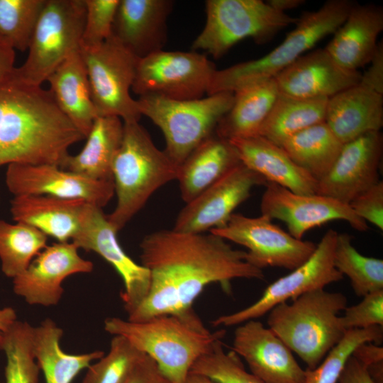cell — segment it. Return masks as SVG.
Wrapping results in <instances>:
<instances>
[{"mask_svg":"<svg viewBox=\"0 0 383 383\" xmlns=\"http://www.w3.org/2000/svg\"><path fill=\"white\" fill-rule=\"evenodd\" d=\"M260 211L272 220L284 222L288 233L299 240L310 229L335 220L347 222L357 231L369 228L348 204L317 194H296L272 182L265 184Z\"/></svg>","mask_w":383,"mask_h":383,"instance_id":"cell-15","label":"cell"},{"mask_svg":"<svg viewBox=\"0 0 383 383\" xmlns=\"http://www.w3.org/2000/svg\"><path fill=\"white\" fill-rule=\"evenodd\" d=\"M233 350L247 363L250 372L264 383H304L302 369L293 352L259 321L238 325L234 332Z\"/></svg>","mask_w":383,"mask_h":383,"instance_id":"cell-20","label":"cell"},{"mask_svg":"<svg viewBox=\"0 0 383 383\" xmlns=\"http://www.w3.org/2000/svg\"><path fill=\"white\" fill-rule=\"evenodd\" d=\"M338 383H375L366 367L351 355L338 379Z\"/></svg>","mask_w":383,"mask_h":383,"instance_id":"cell-47","label":"cell"},{"mask_svg":"<svg viewBox=\"0 0 383 383\" xmlns=\"http://www.w3.org/2000/svg\"><path fill=\"white\" fill-rule=\"evenodd\" d=\"M327 99H301L279 94L259 132L281 146L289 137L324 122Z\"/></svg>","mask_w":383,"mask_h":383,"instance_id":"cell-33","label":"cell"},{"mask_svg":"<svg viewBox=\"0 0 383 383\" xmlns=\"http://www.w3.org/2000/svg\"><path fill=\"white\" fill-rule=\"evenodd\" d=\"M50 91L62 113L87 136L97 113L87 68L79 50L68 56L50 75Z\"/></svg>","mask_w":383,"mask_h":383,"instance_id":"cell-28","label":"cell"},{"mask_svg":"<svg viewBox=\"0 0 383 383\" xmlns=\"http://www.w3.org/2000/svg\"><path fill=\"white\" fill-rule=\"evenodd\" d=\"M84 0H46L26 60L10 79L41 87L54 70L79 50L85 21Z\"/></svg>","mask_w":383,"mask_h":383,"instance_id":"cell-8","label":"cell"},{"mask_svg":"<svg viewBox=\"0 0 383 383\" xmlns=\"http://www.w3.org/2000/svg\"><path fill=\"white\" fill-rule=\"evenodd\" d=\"M233 100V92H219L192 100L147 95L139 96L137 103L141 116H145L160 128L166 142L165 152L179 166L215 132Z\"/></svg>","mask_w":383,"mask_h":383,"instance_id":"cell-7","label":"cell"},{"mask_svg":"<svg viewBox=\"0 0 383 383\" xmlns=\"http://www.w3.org/2000/svg\"><path fill=\"white\" fill-rule=\"evenodd\" d=\"M382 30V8L374 4L355 3L324 48L339 65L358 71L372 59Z\"/></svg>","mask_w":383,"mask_h":383,"instance_id":"cell-23","label":"cell"},{"mask_svg":"<svg viewBox=\"0 0 383 383\" xmlns=\"http://www.w3.org/2000/svg\"><path fill=\"white\" fill-rule=\"evenodd\" d=\"M268 4L274 9L286 13L288 10L296 9L304 4V0H269Z\"/></svg>","mask_w":383,"mask_h":383,"instance_id":"cell-50","label":"cell"},{"mask_svg":"<svg viewBox=\"0 0 383 383\" xmlns=\"http://www.w3.org/2000/svg\"><path fill=\"white\" fill-rule=\"evenodd\" d=\"M6 184L13 196L46 195L82 199L101 209L114 195L113 180L91 179L52 164H10Z\"/></svg>","mask_w":383,"mask_h":383,"instance_id":"cell-17","label":"cell"},{"mask_svg":"<svg viewBox=\"0 0 383 383\" xmlns=\"http://www.w3.org/2000/svg\"><path fill=\"white\" fill-rule=\"evenodd\" d=\"M229 140L240 162L267 182L299 194H316L318 182L296 165L281 146L261 135Z\"/></svg>","mask_w":383,"mask_h":383,"instance_id":"cell-26","label":"cell"},{"mask_svg":"<svg viewBox=\"0 0 383 383\" xmlns=\"http://www.w3.org/2000/svg\"><path fill=\"white\" fill-rule=\"evenodd\" d=\"M140 248L141 265L150 272V286L143 301L128 315L131 321L187 313L213 283L228 289L235 279L265 278L262 270L246 261V251L233 248L211 233L157 231L143 238Z\"/></svg>","mask_w":383,"mask_h":383,"instance_id":"cell-1","label":"cell"},{"mask_svg":"<svg viewBox=\"0 0 383 383\" xmlns=\"http://www.w3.org/2000/svg\"><path fill=\"white\" fill-rule=\"evenodd\" d=\"M266 179L241 162L203 191L179 213L173 229L203 233L224 227L234 210L250 196L256 186Z\"/></svg>","mask_w":383,"mask_h":383,"instance_id":"cell-14","label":"cell"},{"mask_svg":"<svg viewBox=\"0 0 383 383\" xmlns=\"http://www.w3.org/2000/svg\"><path fill=\"white\" fill-rule=\"evenodd\" d=\"M15 50L0 35V82L8 79L15 69Z\"/></svg>","mask_w":383,"mask_h":383,"instance_id":"cell-48","label":"cell"},{"mask_svg":"<svg viewBox=\"0 0 383 383\" xmlns=\"http://www.w3.org/2000/svg\"><path fill=\"white\" fill-rule=\"evenodd\" d=\"M62 335V329L50 318L33 327V351L45 383H72L82 370L105 354L102 350L67 353L60 345Z\"/></svg>","mask_w":383,"mask_h":383,"instance_id":"cell-31","label":"cell"},{"mask_svg":"<svg viewBox=\"0 0 383 383\" xmlns=\"http://www.w3.org/2000/svg\"><path fill=\"white\" fill-rule=\"evenodd\" d=\"M352 355L365 365L372 376L383 373V348L374 343L358 345Z\"/></svg>","mask_w":383,"mask_h":383,"instance_id":"cell-44","label":"cell"},{"mask_svg":"<svg viewBox=\"0 0 383 383\" xmlns=\"http://www.w3.org/2000/svg\"><path fill=\"white\" fill-rule=\"evenodd\" d=\"M382 152L380 131L364 134L343 144L330 171L318 182L316 194L348 205L380 180Z\"/></svg>","mask_w":383,"mask_h":383,"instance_id":"cell-19","label":"cell"},{"mask_svg":"<svg viewBox=\"0 0 383 383\" xmlns=\"http://www.w3.org/2000/svg\"><path fill=\"white\" fill-rule=\"evenodd\" d=\"M48 236L21 223L0 220V262L5 276L12 279L23 273L48 245Z\"/></svg>","mask_w":383,"mask_h":383,"instance_id":"cell-34","label":"cell"},{"mask_svg":"<svg viewBox=\"0 0 383 383\" xmlns=\"http://www.w3.org/2000/svg\"><path fill=\"white\" fill-rule=\"evenodd\" d=\"M191 373L202 375L212 383H264L248 372L241 358L233 351L226 352L221 340L193 364Z\"/></svg>","mask_w":383,"mask_h":383,"instance_id":"cell-40","label":"cell"},{"mask_svg":"<svg viewBox=\"0 0 383 383\" xmlns=\"http://www.w3.org/2000/svg\"><path fill=\"white\" fill-rule=\"evenodd\" d=\"M104 330L125 338L151 357L172 383H185L196 360L226 335L224 329L208 330L194 309L138 322L109 317Z\"/></svg>","mask_w":383,"mask_h":383,"instance_id":"cell-3","label":"cell"},{"mask_svg":"<svg viewBox=\"0 0 383 383\" xmlns=\"http://www.w3.org/2000/svg\"><path fill=\"white\" fill-rule=\"evenodd\" d=\"M324 122L343 144L380 131L383 94L359 83L348 88L328 99Z\"/></svg>","mask_w":383,"mask_h":383,"instance_id":"cell-25","label":"cell"},{"mask_svg":"<svg viewBox=\"0 0 383 383\" xmlns=\"http://www.w3.org/2000/svg\"><path fill=\"white\" fill-rule=\"evenodd\" d=\"M171 0H120L112 35L138 58L163 50Z\"/></svg>","mask_w":383,"mask_h":383,"instance_id":"cell-22","label":"cell"},{"mask_svg":"<svg viewBox=\"0 0 383 383\" xmlns=\"http://www.w3.org/2000/svg\"><path fill=\"white\" fill-rule=\"evenodd\" d=\"M209 233L245 247L246 261L260 270L272 267L292 271L305 262L316 248L311 241L294 238L262 214L248 217L233 213L224 227Z\"/></svg>","mask_w":383,"mask_h":383,"instance_id":"cell-13","label":"cell"},{"mask_svg":"<svg viewBox=\"0 0 383 383\" xmlns=\"http://www.w3.org/2000/svg\"><path fill=\"white\" fill-rule=\"evenodd\" d=\"M359 71L339 65L325 48L301 55L274 79L279 94L301 99H327L357 84Z\"/></svg>","mask_w":383,"mask_h":383,"instance_id":"cell-21","label":"cell"},{"mask_svg":"<svg viewBox=\"0 0 383 383\" xmlns=\"http://www.w3.org/2000/svg\"><path fill=\"white\" fill-rule=\"evenodd\" d=\"M358 304L347 306L341 322L345 331L383 326V290L362 296Z\"/></svg>","mask_w":383,"mask_h":383,"instance_id":"cell-42","label":"cell"},{"mask_svg":"<svg viewBox=\"0 0 383 383\" xmlns=\"http://www.w3.org/2000/svg\"><path fill=\"white\" fill-rule=\"evenodd\" d=\"M216 70L205 55L161 50L138 60L131 90L139 96L197 99L207 94Z\"/></svg>","mask_w":383,"mask_h":383,"instance_id":"cell-11","label":"cell"},{"mask_svg":"<svg viewBox=\"0 0 383 383\" xmlns=\"http://www.w3.org/2000/svg\"><path fill=\"white\" fill-rule=\"evenodd\" d=\"M343 146L325 122L296 133L281 145L295 164L317 182L330 171Z\"/></svg>","mask_w":383,"mask_h":383,"instance_id":"cell-32","label":"cell"},{"mask_svg":"<svg viewBox=\"0 0 383 383\" xmlns=\"http://www.w3.org/2000/svg\"><path fill=\"white\" fill-rule=\"evenodd\" d=\"M348 306L340 292L324 289L305 293L291 304L281 303L268 312V328L313 369L343 338L340 316Z\"/></svg>","mask_w":383,"mask_h":383,"instance_id":"cell-5","label":"cell"},{"mask_svg":"<svg viewBox=\"0 0 383 383\" xmlns=\"http://www.w3.org/2000/svg\"><path fill=\"white\" fill-rule=\"evenodd\" d=\"M84 138L49 90L10 77L0 82V167L24 163L61 167L69 148Z\"/></svg>","mask_w":383,"mask_h":383,"instance_id":"cell-2","label":"cell"},{"mask_svg":"<svg viewBox=\"0 0 383 383\" xmlns=\"http://www.w3.org/2000/svg\"><path fill=\"white\" fill-rule=\"evenodd\" d=\"M333 262L343 276L349 278L357 296H364L383 290V260L360 253L349 234L338 233Z\"/></svg>","mask_w":383,"mask_h":383,"instance_id":"cell-35","label":"cell"},{"mask_svg":"<svg viewBox=\"0 0 383 383\" xmlns=\"http://www.w3.org/2000/svg\"><path fill=\"white\" fill-rule=\"evenodd\" d=\"M123 136L117 116H97L81 151L68 156L62 168L94 180H113L112 165Z\"/></svg>","mask_w":383,"mask_h":383,"instance_id":"cell-30","label":"cell"},{"mask_svg":"<svg viewBox=\"0 0 383 383\" xmlns=\"http://www.w3.org/2000/svg\"><path fill=\"white\" fill-rule=\"evenodd\" d=\"M145 355L125 338L113 335L109 352L91 364L82 383H126Z\"/></svg>","mask_w":383,"mask_h":383,"instance_id":"cell-39","label":"cell"},{"mask_svg":"<svg viewBox=\"0 0 383 383\" xmlns=\"http://www.w3.org/2000/svg\"><path fill=\"white\" fill-rule=\"evenodd\" d=\"M382 339V326L348 330L318 366L306 369L304 383H338L340 374L355 349L364 343L380 345Z\"/></svg>","mask_w":383,"mask_h":383,"instance_id":"cell-37","label":"cell"},{"mask_svg":"<svg viewBox=\"0 0 383 383\" xmlns=\"http://www.w3.org/2000/svg\"><path fill=\"white\" fill-rule=\"evenodd\" d=\"M205 5L206 23L192 48L216 59L245 38L265 43L297 21L262 0H207Z\"/></svg>","mask_w":383,"mask_h":383,"instance_id":"cell-9","label":"cell"},{"mask_svg":"<svg viewBox=\"0 0 383 383\" xmlns=\"http://www.w3.org/2000/svg\"><path fill=\"white\" fill-rule=\"evenodd\" d=\"M240 163L229 140L215 132L204 140L179 166L177 179L181 197L192 201Z\"/></svg>","mask_w":383,"mask_h":383,"instance_id":"cell-27","label":"cell"},{"mask_svg":"<svg viewBox=\"0 0 383 383\" xmlns=\"http://www.w3.org/2000/svg\"><path fill=\"white\" fill-rule=\"evenodd\" d=\"M353 212L366 222L383 231V182L359 194L348 204Z\"/></svg>","mask_w":383,"mask_h":383,"instance_id":"cell-43","label":"cell"},{"mask_svg":"<svg viewBox=\"0 0 383 383\" xmlns=\"http://www.w3.org/2000/svg\"><path fill=\"white\" fill-rule=\"evenodd\" d=\"M78 250L72 242L47 245L23 273L13 279V292L30 305L56 306L63 295L66 278L93 271V262L82 257Z\"/></svg>","mask_w":383,"mask_h":383,"instance_id":"cell-18","label":"cell"},{"mask_svg":"<svg viewBox=\"0 0 383 383\" xmlns=\"http://www.w3.org/2000/svg\"><path fill=\"white\" fill-rule=\"evenodd\" d=\"M233 94V105L218 122L215 133L227 140L259 135L279 94L274 78L248 84Z\"/></svg>","mask_w":383,"mask_h":383,"instance_id":"cell-29","label":"cell"},{"mask_svg":"<svg viewBox=\"0 0 383 383\" xmlns=\"http://www.w3.org/2000/svg\"><path fill=\"white\" fill-rule=\"evenodd\" d=\"M89 77L97 116H113L123 123L141 118L137 100L130 94L139 58L114 36L91 48H79Z\"/></svg>","mask_w":383,"mask_h":383,"instance_id":"cell-10","label":"cell"},{"mask_svg":"<svg viewBox=\"0 0 383 383\" xmlns=\"http://www.w3.org/2000/svg\"><path fill=\"white\" fill-rule=\"evenodd\" d=\"M368 69L361 74L359 84L383 94V44L378 43Z\"/></svg>","mask_w":383,"mask_h":383,"instance_id":"cell-46","label":"cell"},{"mask_svg":"<svg viewBox=\"0 0 383 383\" xmlns=\"http://www.w3.org/2000/svg\"><path fill=\"white\" fill-rule=\"evenodd\" d=\"M17 320L16 310L10 306L0 309V335Z\"/></svg>","mask_w":383,"mask_h":383,"instance_id":"cell-49","label":"cell"},{"mask_svg":"<svg viewBox=\"0 0 383 383\" xmlns=\"http://www.w3.org/2000/svg\"><path fill=\"white\" fill-rule=\"evenodd\" d=\"M117 233L102 209L88 204L81 228L71 242L79 249L96 252L116 270L123 283L121 298L128 315L148 295L150 274L145 267L126 253L118 240Z\"/></svg>","mask_w":383,"mask_h":383,"instance_id":"cell-16","label":"cell"},{"mask_svg":"<svg viewBox=\"0 0 383 383\" xmlns=\"http://www.w3.org/2000/svg\"><path fill=\"white\" fill-rule=\"evenodd\" d=\"M120 0H84L86 13L80 47L97 46L112 35Z\"/></svg>","mask_w":383,"mask_h":383,"instance_id":"cell-41","label":"cell"},{"mask_svg":"<svg viewBox=\"0 0 383 383\" xmlns=\"http://www.w3.org/2000/svg\"><path fill=\"white\" fill-rule=\"evenodd\" d=\"M185 383H212L206 377L189 372Z\"/></svg>","mask_w":383,"mask_h":383,"instance_id":"cell-51","label":"cell"},{"mask_svg":"<svg viewBox=\"0 0 383 383\" xmlns=\"http://www.w3.org/2000/svg\"><path fill=\"white\" fill-rule=\"evenodd\" d=\"M46 0H0V35L15 50H28Z\"/></svg>","mask_w":383,"mask_h":383,"instance_id":"cell-38","label":"cell"},{"mask_svg":"<svg viewBox=\"0 0 383 383\" xmlns=\"http://www.w3.org/2000/svg\"><path fill=\"white\" fill-rule=\"evenodd\" d=\"M337 235L336 231L328 229L305 262L270 284L255 303L242 310L218 317L212 321V325L228 327L256 320L281 303L293 301L305 293L324 289L341 280L343 276L333 262Z\"/></svg>","mask_w":383,"mask_h":383,"instance_id":"cell-12","label":"cell"},{"mask_svg":"<svg viewBox=\"0 0 383 383\" xmlns=\"http://www.w3.org/2000/svg\"><path fill=\"white\" fill-rule=\"evenodd\" d=\"M10 211L17 223L33 226L57 242H71L79 233L88 202L46 195L16 196Z\"/></svg>","mask_w":383,"mask_h":383,"instance_id":"cell-24","label":"cell"},{"mask_svg":"<svg viewBox=\"0 0 383 383\" xmlns=\"http://www.w3.org/2000/svg\"><path fill=\"white\" fill-rule=\"evenodd\" d=\"M355 3L329 0L318 10L304 13L284 40L271 52L252 60L216 70L208 95L236 90L262 80L274 78L280 72L343 24Z\"/></svg>","mask_w":383,"mask_h":383,"instance_id":"cell-6","label":"cell"},{"mask_svg":"<svg viewBox=\"0 0 383 383\" xmlns=\"http://www.w3.org/2000/svg\"><path fill=\"white\" fill-rule=\"evenodd\" d=\"M126 383H172L157 363L145 355L135 366Z\"/></svg>","mask_w":383,"mask_h":383,"instance_id":"cell-45","label":"cell"},{"mask_svg":"<svg viewBox=\"0 0 383 383\" xmlns=\"http://www.w3.org/2000/svg\"><path fill=\"white\" fill-rule=\"evenodd\" d=\"M179 166L154 144L138 122L123 123V136L112 165L116 205L106 215L118 233L159 188L177 179Z\"/></svg>","mask_w":383,"mask_h":383,"instance_id":"cell-4","label":"cell"},{"mask_svg":"<svg viewBox=\"0 0 383 383\" xmlns=\"http://www.w3.org/2000/svg\"><path fill=\"white\" fill-rule=\"evenodd\" d=\"M33 326L16 320L0 335V351L6 357L5 383H38L40 367L32 345Z\"/></svg>","mask_w":383,"mask_h":383,"instance_id":"cell-36","label":"cell"}]
</instances>
